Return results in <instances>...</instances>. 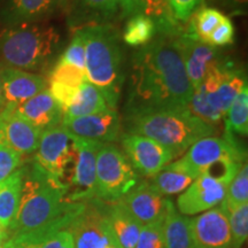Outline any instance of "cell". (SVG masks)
Instances as JSON below:
<instances>
[{"instance_id": "6da1fadb", "label": "cell", "mask_w": 248, "mask_h": 248, "mask_svg": "<svg viewBox=\"0 0 248 248\" xmlns=\"http://www.w3.org/2000/svg\"><path fill=\"white\" fill-rule=\"evenodd\" d=\"M177 38L157 33L132 57L126 116L188 107L193 88Z\"/></svg>"}, {"instance_id": "7a4b0ae2", "label": "cell", "mask_w": 248, "mask_h": 248, "mask_svg": "<svg viewBox=\"0 0 248 248\" xmlns=\"http://www.w3.org/2000/svg\"><path fill=\"white\" fill-rule=\"evenodd\" d=\"M69 187L48 177L35 163L24 168L22 192L9 238L45 228L69 210L75 202L68 200Z\"/></svg>"}, {"instance_id": "3957f363", "label": "cell", "mask_w": 248, "mask_h": 248, "mask_svg": "<svg viewBox=\"0 0 248 248\" xmlns=\"http://www.w3.org/2000/svg\"><path fill=\"white\" fill-rule=\"evenodd\" d=\"M85 44L86 79L116 109L123 84V53L120 35L110 24H90L82 29Z\"/></svg>"}, {"instance_id": "277c9868", "label": "cell", "mask_w": 248, "mask_h": 248, "mask_svg": "<svg viewBox=\"0 0 248 248\" xmlns=\"http://www.w3.org/2000/svg\"><path fill=\"white\" fill-rule=\"evenodd\" d=\"M215 126L188 110L160 109L126 116V132L151 138L169 148L177 157L194 142L215 133Z\"/></svg>"}, {"instance_id": "5b68a950", "label": "cell", "mask_w": 248, "mask_h": 248, "mask_svg": "<svg viewBox=\"0 0 248 248\" xmlns=\"http://www.w3.org/2000/svg\"><path fill=\"white\" fill-rule=\"evenodd\" d=\"M59 45L60 33L54 27L36 23L12 26L0 35L1 63L26 71L43 69Z\"/></svg>"}, {"instance_id": "8992f818", "label": "cell", "mask_w": 248, "mask_h": 248, "mask_svg": "<svg viewBox=\"0 0 248 248\" xmlns=\"http://www.w3.org/2000/svg\"><path fill=\"white\" fill-rule=\"evenodd\" d=\"M246 86V73L233 61L223 59L207 74L202 84L194 90L187 108L193 115L215 126Z\"/></svg>"}, {"instance_id": "52a82bcc", "label": "cell", "mask_w": 248, "mask_h": 248, "mask_svg": "<svg viewBox=\"0 0 248 248\" xmlns=\"http://www.w3.org/2000/svg\"><path fill=\"white\" fill-rule=\"evenodd\" d=\"M246 151L234 136L224 132V137H206L194 142L181 159L169 163L170 167L185 172L193 179L212 172L230 162L244 163Z\"/></svg>"}, {"instance_id": "ba28073f", "label": "cell", "mask_w": 248, "mask_h": 248, "mask_svg": "<svg viewBox=\"0 0 248 248\" xmlns=\"http://www.w3.org/2000/svg\"><path fill=\"white\" fill-rule=\"evenodd\" d=\"M97 199L119 201L138 184L139 176L126 155L113 144H102L97 155Z\"/></svg>"}, {"instance_id": "9c48e42d", "label": "cell", "mask_w": 248, "mask_h": 248, "mask_svg": "<svg viewBox=\"0 0 248 248\" xmlns=\"http://www.w3.org/2000/svg\"><path fill=\"white\" fill-rule=\"evenodd\" d=\"M33 163L48 177L69 187L75 164V145L62 124L43 130Z\"/></svg>"}, {"instance_id": "30bf717a", "label": "cell", "mask_w": 248, "mask_h": 248, "mask_svg": "<svg viewBox=\"0 0 248 248\" xmlns=\"http://www.w3.org/2000/svg\"><path fill=\"white\" fill-rule=\"evenodd\" d=\"M75 248H106L116 241L107 217V203L99 199L83 202L70 223Z\"/></svg>"}, {"instance_id": "8fae6325", "label": "cell", "mask_w": 248, "mask_h": 248, "mask_svg": "<svg viewBox=\"0 0 248 248\" xmlns=\"http://www.w3.org/2000/svg\"><path fill=\"white\" fill-rule=\"evenodd\" d=\"M73 137V136H71ZM75 145V164L70 179L68 200L70 202H85L97 199V155L100 142L73 137Z\"/></svg>"}, {"instance_id": "7c38bea8", "label": "cell", "mask_w": 248, "mask_h": 248, "mask_svg": "<svg viewBox=\"0 0 248 248\" xmlns=\"http://www.w3.org/2000/svg\"><path fill=\"white\" fill-rule=\"evenodd\" d=\"M120 140L123 153L126 155L136 171L146 177H154L176 159L175 154L169 148L144 136L125 132L121 135Z\"/></svg>"}, {"instance_id": "4fadbf2b", "label": "cell", "mask_w": 248, "mask_h": 248, "mask_svg": "<svg viewBox=\"0 0 248 248\" xmlns=\"http://www.w3.org/2000/svg\"><path fill=\"white\" fill-rule=\"evenodd\" d=\"M82 204L75 202L61 218L45 228L13 235L5 244V248H75L69 226Z\"/></svg>"}, {"instance_id": "5bb4252c", "label": "cell", "mask_w": 248, "mask_h": 248, "mask_svg": "<svg viewBox=\"0 0 248 248\" xmlns=\"http://www.w3.org/2000/svg\"><path fill=\"white\" fill-rule=\"evenodd\" d=\"M193 248H232L229 215L221 204L190 218Z\"/></svg>"}, {"instance_id": "9a60e30c", "label": "cell", "mask_w": 248, "mask_h": 248, "mask_svg": "<svg viewBox=\"0 0 248 248\" xmlns=\"http://www.w3.org/2000/svg\"><path fill=\"white\" fill-rule=\"evenodd\" d=\"M61 124L73 137L100 144H111L121 137V117L113 108L93 115L63 119Z\"/></svg>"}, {"instance_id": "2e32d148", "label": "cell", "mask_w": 248, "mask_h": 248, "mask_svg": "<svg viewBox=\"0 0 248 248\" xmlns=\"http://www.w3.org/2000/svg\"><path fill=\"white\" fill-rule=\"evenodd\" d=\"M228 184L210 175H201L192 182L177 199L178 213L197 215L215 208L224 200Z\"/></svg>"}, {"instance_id": "e0dca14e", "label": "cell", "mask_w": 248, "mask_h": 248, "mask_svg": "<svg viewBox=\"0 0 248 248\" xmlns=\"http://www.w3.org/2000/svg\"><path fill=\"white\" fill-rule=\"evenodd\" d=\"M177 40L186 75L194 91L202 84L207 74L225 58L217 47L191 38L185 31L178 36Z\"/></svg>"}, {"instance_id": "ac0fdd59", "label": "cell", "mask_w": 248, "mask_h": 248, "mask_svg": "<svg viewBox=\"0 0 248 248\" xmlns=\"http://www.w3.org/2000/svg\"><path fill=\"white\" fill-rule=\"evenodd\" d=\"M42 132L13 108L4 107L0 111V141L21 156L36 153Z\"/></svg>"}, {"instance_id": "d6986e66", "label": "cell", "mask_w": 248, "mask_h": 248, "mask_svg": "<svg viewBox=\"0 0 248 248\" xmlns=\"http://www.w3.org/2000/svg\"><path fill=\"white\" fill-rule=\"evenodd\" d=\"M4 107L15 108L38 93L47 90V79L38 74L16 69L0 63Z\"/></svg>"}, {"instance_id": "ffe728a7", "label": "cell", "mask_w": 248, "mask_h": 248, "mask_svg": "<svg viewBox=\"0 0 248 248\" xmlns=\"http://www.w3.org/2000/svg\"><path fill=\"white\" fill-rule=\"evenodd\" d=\"M167 198L157 193L150 182H141L119 201L142 225L164 218L167 213Z\"/></svg>"}, {"instance_id": "44dd1931", "label": "cell", "mask_w": 248, "mask_h": 248, "mask_svg": "<svg viewBox=\"0 0 248 248\" xmlns=\"http://www.w3.org/2000/svg\"><path fill=\"white\" fill-rule=\"evenodd\" d=\"M123 17L144 14L151 17L156 26V33L172 35L182 29L181 23L173 17L167 0H116Z\"/></svg>"}, {"instance_id": "7402d4cb", "label": "cell", "mask_w": 248, "mask_h": 248, "mask_svg": "<svg viewBox=\"0 0 248 248\" xmlns=\"http://www.w3.org/2000/svg\"><path fill=\"white\" fill-rule=\"evenodd\" d=\"M15 111L40 130L57 126L63 120V109L54 100L48 90L23 102L15 108Z\"/></svg>"}, {"instance_id": "603a6c76", "label": "cell", "mask_w": 248, "mask_h": 248, "mask_svg": "<svg viewBox=\"0 0 248 248\" xmlns=\"http://www.w3.org/2000/svg\"><path fill=\"white\" fill-rule=\"evenodd\" d=\"M67 5V0H12L5 17L12 26L36 23L52 16Z\"/></svg>"}, {"instance_id": "cb8c5ba5", "label": "cell", "mask_w": 248, "mask_h": 248, "mask_svg": "<svg viewBox=\"0 0 248 248\" xmlns=\"http://www.w3.org/2000/svg\"><path fill=\"white\" fill-rule=\"evenodd\" d=\"M107 217L117 244L122 248H135L142 228L141 223L119 202L107 203Z\"/></svg>"}, {"instance_id": "d4e9b609", "label": "cell", "mask_w": 248, "mask_h": 248, "mask_svg": "<svg viewBox=\"0 0 248 248\" xmlns=\"http://www.w3.org/2000/svg\"><path fill=\"white\" fill-rule=\"evenodd\" d=\"M24 168H20L0 183V226L9 231L16 216L22 192Z\"/></svg>"}, {"instance_id": "484cf974", "label": "cell", "mask_w": 248, "mask_h": 248, "mask_svg": "<svg viewBox=\"0 0 248 248\" xmlns=\"http://www.w3.org/2000/svg\"><path fill=\"white\" fill-rule=\"evenodd\" d=\"M163 248H193L190 234V218L176 209L168 200L163 224Z\"/></svg>"}, {"instance_id": "4316f807", "label": "cell", "mask_w": 248, "mask_h": 248, "mask_svg": "<svg viewBox=\"0 0 248 248\" xmlns=\"http://www.w3.org/2000/svg\"><path fill=\"white\" fill-rule=\"evenodd\" d=\"M108 108L109 106L107 105L102 93L91 83L84 82L79 86L73 102L64 110L63 119L93 115V114L101 113Z\"/></svg>"}, {"instance_id": "83f0119b", "label": "cell", "mask_w": 248, "mask_h": 248, "mask_svg": "<svg viewBox=\"0 0 248 248\" xmlns=\"http://www.w3.org/2000/svg\"><path fill=\"white\" fill-rule=\"evenodd\" d=\"M226 17L222 12L213 7H199L188 20V27L185 33L191 38L206 43L213 31Z\"/></svg>"}, {"instance_id": "f1b7e54d", "label": "cell", "mask_w": 248, "mask_h": 248, "mask_svg": "<svg viewBox=\"0 0 248 248\" xmlns=\"http://www.w3.org/2000/svg\"><path fill=\"white\" fill-rule=\"evenodd\" d=\"M156 36V26L151 17L144 14H136L130 17L123 32V40L126 45L142 47Z\"/></svg>"}, {"instance_id": "f546056e", "label": "cell", "mask_w": 248, "mask_h": 248, "mask_svg": "<svg viewBox=\"0 0 248 248\" xmlns=\"http://www.w3.org/2000/svg\"><path fill=\"white\" fill-rule=\"evenodd\" d=\"M194 179L185 172L172 168L169 164L152 177L150 184L157 193L163 197L178 194L184 192L192 184Z\"/></svg>"}, {"instance_id": "4dcf8cb0", "label": "cell", "mask_w": 248, "mask_h": 248, "mask_svg": "<svg viewBox=\"0 0 248 248\" xmlns=\"http://www.w3.org/2000/svg\"><path fill=\"white\" fill-rule=\"evenodd\" d=\"M225 132L234 136H247L248 133V88L243 89L232 101L225 114Z\"/></svg>"}, {"instance_id": "1f68e13d", "label": "cell", "mask_w": 248, "mask_h": 248, "mask_svg": "<svg viewBox=\"0 0 248 248\" xmlns=\"http://www.w3.org/2000/svg\"><path fill=\"white\" fill-rule=\"evenodd\" d=\"M244 203H248V166L246 162L226 187L221 206L229 213Z\"/></svg>"}, {"instance_id": "d6a6232c", "label": "cell", "mask_w": 248, "mask_h": 248, "mask_svg": "<svg viewBox=\"0 0 248 248\" xmlns=\"http://www.w3.org/2000/svg\"><path fill=\"white\" fill-rule=\"evenodd\" d=\"M47 82H57L70 88L79 89V86L84 82H88V79L84 71L79 70L73 64L59 60L48 74Z\"/></svg>"}, {"instance_id": "836d02e7", "label": "cell", "mask_w": 248, "mask_h": 248, "mask_svg": "<svg viewBox=\"0 0 248 248\" xmlns=\"http://www.w3.org/2000/svg\"><path fill=\"white\" fill-rule=\"evenodd\" d=\"M232 235V248H241L248 235V203L228 213Z\"/></svg>"}, {"instance_id": "e575fe53", "label": "cell", "mask_w": 248, "mask_h": 248, "mask_svg": "<svg viewBox=\"0 0 248 248\" xmlns=\"http://www.w3.org/2000/svg\"><path fill=\"white\" fill-rule=\"evenodd\" d=\"M163 224L164 218H161L142 225L135 248H163Z\"/></svg>"}, {"instance_id": "d590c367", "label": "cell", "mask_w": 248, "mask_h": 248, "mask_svg": "<svg viewBox=\"0 0 248 248\" xmlns=\"http://www.w3.org/2000/svg\"><path fill=\"white\" fill-rule=\"evenodd\" d=\"M60 60L73 64L85 73V44L82 29L76 31L69 46L60 57Z\"/></svg>"}, {"instance_id": "8d00e7d4", "label": "cell", "mask_w": 248, "mask_h": 248, "mask_svg": "<svg viewBox=\"0 0 248 248\" xmlns=\"http://www.w3.org/2000/svg\"><path fill=\"white\" fill-rule=\"evenodd\" d=\"M22 163V156L0 141V183L13 173Z\"/></svg>"}, {"instance_id": "74e56055", "label": "cell", "mask_w": 248, "mask_h": 248, "mask_svg": "<svg viewBox=\"0 0 248 248\" xmlns=\"http://www.w3.org/2000/svg\"><path fill=\"white\" fill-rule=\"evenodd\" d=\"M234 42V27L231 20L226 16L223 22L213 31V33L208 37L206 44L214 47H223V46L232 45Z\"/></svg>"}, {"instance_id": "f35d334b", "label": "cell", "mask_w": 248, "mask_h": 248, "mask_svg": "<svg viewBox=\"0 0 248 248\" xmlns=\"http://www.w3.org/2000/svg\"><path fill=\"white\" fill-rule=\"evenodd\" d=\"M173 17L178 22H187L204 0H167Z\"/></svg>"}, {"instance_id": "ab89813d", "label": "cell", "mask_w": 248, "mask_h": 248, "mask_svg": "<svg viewBox=\"0 0 248 248\" xmlns=\"http://www.w3.org/2000/svg\"><path fill=\"white\" fill-rule=\"evenodd\" d=\"M47 90L51 93L52 97L54 98V100L58 102L59 105L62 107V109L64 110L69 107V105L73 102L74 98H75L78 89L70 88V86L61 84V83L57 82H47Z\"/></svg>"}, {"instance_id": "60d3db41", "label": "cell", "mask_w": 248, "mask_h": 248, "mask_svg": "<svg viewBox=\"0 0 248 248\" xmlns=\"http://www.w3.org/2000/svg\"><path fill=\"white\" fill-rule=\"evenodd\" d=\"M79 1L86 8L91 9L105 18L114 16L119 8L116 0H79Z\"/></svg>"}, {"instance_id": "b9f144b4", "label": "cell", "mask_w": 248, "mask_h": 248, "mask_svg": "<svg viewBox=\"0 0 248 248\" xmlns=\"http://www.w3.org/2000/svg\"><path fill=\"white\" fill-rule=\"evenodd\" d=\"M225 1L226 5L231 6L235 12H240V13H243L244 7H246L247 5V0H225Z\"/></svg>"}, {"instance_id": "7bdbcfd3", "label": "cell", "mask_w": 248, "mask_h": 248, "mask_svg": "<svg viewBox=\"0 0 248 248\" xmlns=\"http://www.w3.org/2000/svg\"><path fill=\"white\" fill-rule=\"evenodd\" d=\"M4 93H2V79H1V70H0V111L4 108Z\"/></svg>"}, {"instance_id": "ee69618b", "label": "cell", "mask_w": 248, "mask_h": 248, "mask_svg": "<svg viewBox=\"0 0 248 248\" xmlns=\"http://www.w3.org/2000/svg\"><path fill=\"white\" fill-rule=\"evenodd\" d=\"M106 248H122L120 246L119 244H117V241H113V243H111L109 246H107Z\"/></svg>"}, {"instance_id": "f6af8a7d", "label": "cell", "mask_w": 248, "mask_h": 248, "mask_svg": "<svg viewBox=\"0 0 248 248\" xmlns=\"http://www.w3.org/2000/svg\"><path fill=\"white\" fill-rule=\"evenodd\" d=\"M0 248H5V246H0Z\"/></svg>"}]
</instances>
